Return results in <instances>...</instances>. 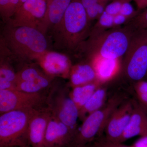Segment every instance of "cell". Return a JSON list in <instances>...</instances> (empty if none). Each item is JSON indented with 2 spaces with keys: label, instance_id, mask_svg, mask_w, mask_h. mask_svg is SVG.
Returning a JSON list of instances; mask_svg holds the SVG:
<instances>
[{
  "label": "cell",
  "instance_id": "7c38bea8",
  "mask_svg": "<svg viewBox=\"0 0 147 147\" xmlns=\"http://www.w3.org/2000/svg\"><path fill=\"white\" fill-rule=\"evenodd\" d=\"M77 131L51 116L44 137V147H70Z\"/></svg>",
  "mask_w": 147,
  "mask_h": 147
},
{
  "label": "cell",
  "instance_id": "b9f144b4",
  "mask_svg": "<svg viewBox=\"0 0 147 147\" xmlns=\"http://www.w3.org/2000/svg\"></svg>",
  "mask_w": 147,
  "mask_h": 147
},
{
  "label": "cell",
  "instance_id": "ba28073f",
  "mask_svg": "<svg viewBox=\"0 0 147 147\" xmlns=\"http://www.w3.org/2000/svg\"><path fill=\"white\" fill-rule=\"evenodd\" d=\"M46 98L47 96L42 93H32L17 90H0V113L42 108L46 105Z\"/></svg>",
  "mask_w": 147,
  "mask_h": 147
},
{
  "label": "cell",
  "instance_id": "603a6c76",
  "mask_svg": "<svg viewBox=\"0 0 147 147\" xmlns=\"http://www.w3.org/2000/svg\"><path fill=\"white\" fill-rule=\"evenodd\" d=\"M19 0H0V15L5 24L12 18L18 9Z\"/></svg>",
  "mask_w": 147,
  "mask_h": 147
},
{
  "label": "cell",
  "instance_id": "d6986e66",
  "mask_svg": "<svg viewBox=\"0 0 147 147\" xmlns=\"http://www.w3.org/2000/svg\"><path fill=\"white\" fill-rule=\"evenodd\" d=\"M101 85L100 82H96L72 88L69 95L79 110Z\"/></svg>",
  "mask_w": 147,
  "mask_h": 147
},
{
  "label": "cell",
  "instance_id": "8d00e7d4",
  "mask_svg": "<svg viewBox=\"0 0 147 147\" xmlns=\"http://www.w3.org/2000/svg\"><path fill=\"white\" fill-rule=\"evenodd\" d=\"M32 147L30 145H26V146H13V147Z\"/></svg>",
  "mask_w": 147,
  "mask_h": 147
},
{
  "label": "cell",
  "instance_id": "60d3db41",
  "mask_svg": "<svg viewBox=\"0 0 147 147\" xmlns=\"http://www.w3.org/2000/svg\"><path fill=\"white\" fill-rule=\"evenodd\" d=\"M146 78H147V74L146 76Z\"/></svg>",
  "mask_w": 147,
  "mask_h": 147
},
{
  "label": "cell",
  "instance_id": "5bb4252c",
  "mask_svg": "<svg viewBox=\"0 0 147 147\" xmlns=\"http://www.w3.org/2000/svg\"><path fill=\"white\" fill-rule=\"evenodd\" d=\"M73 0H47L45 16L38 30L45 34L59 24Z\"/></svg>",
  "mask_w": 147,
  "mask_h": 147
},
{
  "label": "cell",
  "instance_id": "83f0119b",
  "mask_svg": "<svg viewBox=\"0 0 147 147\" xmlns=\"http://www.w3.org/2000/svg\"><path fill=\"white\" fill-rule=\"evenodd\" d=\"M127 1L131 0H114L113 2L107 5L105 7V11L113 16L120 13L122 5Z\"/></svg>",
  "mask_w": 147,
  "mask_h": 147
},
{
  "label": "cell",
  "instance_id": "74e56055",
  "mask_svg": "<svg viewBox=\"0 0 147 147\" xmlns=\"http://www.w3.org/2000/svg\"><path fill=\"white\" fill-rule=\"evenodd\" d=\"M144 108V110H145V111H146V113L147 114V108Z\"/></svg>",
  "mask_w": 147,
  "mask_h": 147
},
{
  "label": "cell",
  "instance_id": "9c48e42d",
  "mask_svg": "<svg viewBox=\"0 0 147 147\" xmlns=\"http://www.w3.org/2000/svg\"><path fill=\"white\" fill-rule=\"evenodd\" d=\"M47 1V0H28L7 23L14 26L38 29L45 16Z\"/></svg>",
  "mask_w": 147,
  "mask_h": 147
},
{
  "label": "cell",
  "instance_id": "d6a6232c",
  "mask_svg": "<svg viewBox=\"0 0 147 147\" xmlns=\"http://www.w3.org/2000/svg\"><path fill=\"white\" fill-rule=\"evenodd\" d=\"M130 147H147V136L141 137Z\"/></svg>",
  "mask_w": 147,
  "mask_h": 147
},
{
  "label": "cell",
  "instance_id": "7402d4cb",
  "mask_svg": "<svg viewBox=\"0 0 147 147\" xmlns=\"http://www.w3.org/2000/svg\"><path fill=\"white\" fill-rule=\"evenodd\" d=\"M45 74L36 66L26 65L16 73V84L21 82H27L39 77Z\"/></svg>",
  "mask_w": 147,
  "mask_h": 147
},
{
  "label": "cell",
  "instance_id": "30bf717a",
  "mask_svg": "<svg viewBox=\"0 0 147 147\" xmlns=\"http://www.w3.org/2000/svg\"><path fill=\"white\" fill-rule=\"evenodd\" d=\"M135 102L134 100H125L113 112L104 130L106 140L119 143L130 121Z\"/></svg>",
  "mask_w": 147,
  "mask_h": 147
},
{
  "label": "cell",
  "instance_id": "277c9868",
  "mask_svg": "<svg viewBox=\"0 0 147 147\" xmlns=\"http://www.w3.org/2000/svg\"><path fill=\"white\" fill-rule=\"evenodd\" d=\"M126 99L115 94L100 109L87 116L83 121L70 147H85L95 138L100 136L113 112Z\"/></svg>",
  "mask_w": 147,
  "mask_h": 147
},
{
  "label": "cell",
  "instance_id": "1f68e13d",
  "mask_svg": "<svg viewBox=\"0 0 147 147\" xmlns=\"http://www.w3.org/2000/svg\"><path fill=\"white\" fill-rule=\"evenodd\" d=\"M81 3L86 9L96 3L102 1H108L111 0H80ZM114 1V0H113Z\"/></svg>",
  "mask_w": 147,
  "mask_h": 147
},
{
  "label": "cell",
  "instance_id": "ab89813d",
  "mask_svg": "<svg viewBox=\"0 0 147 147\" xmlns=\"http://www.w3.org/2000/svg\"><path fill=\"white\" fill-rule=\"evenodd\" d=\"M85 147H90V146H86Z\"/></svg>",
  "mask_w": 147,
  "mask_h": 147
},
{
  "label": "cell",
  "instance_id": "ffe728a7",
  "mask_svg": "<svg viewBox=\"0 0 147 147\" xmlns=\"http://www.w3.org/2000/svg\"><path fill=\"white\" fill-rule=\"evenodd\" d=\"M54 79L44 74L30 81L18 83L16 84L15 90L32 93H41L42 91L51 87Z\"/></svg>",
  "mask_w": 147,
  "mask_h": 147
},
{
  "label": "cell",
  "instance_id": "8992f818",
  "mask_svg": "<svg viewBox=\"0 0 147 147\" xmlns=\"http://www.w3.org/2000/svg\"><path fill=\"white\" fill-rule=\"evenodd\" d=\"M123 72L129 82L135 83L147 74V30H134L124 55Z\"/></svg>",
  "mask_w": 147,
  "mask_h": 147
},
{
  "label": "cell",
  "instance_id": "d4e9b609",
  "mask_svg": "<svg viewBox=\"0 0 147 147\" xmlns=\"http://www.w3.org/2000/svg\"><path fill=\"white\" fill-rule=\"evenodd\" d=\"M108 2V1H102L96 3L86 9L88 21L90 24L91 21L98 19L105 11Z\"/></svg>",
  "mask_w": 147,
  "mask_h": 147
},
{
  "label": "cell",
  "instance_id": "8fae6325",
  "mask_svg": "<svg viewBox=\"0 0 147 147\" xmlns=\"http://www.w3.org/2000/svg\"><path fill=\"white\" fill-rule=\"evenodd\" d=\"M42 71L48 76L55 78H69L72 65L67 55L48 50L36 60Z\"/></svg>",
  "mask_w": 147,
  "mask_h": 147
},
{
  "label": "cell",
  "instance_id": "4fadbf2b",
  "mask_svg": "<svg viewBox=\"0 0 147 147\" xmlns=\"http://www.w3.org/2000/svg\"><path fill=\"white\" fill-rule=\"evenodd\" d=\"M52 114L47 106L34 110L29 121L28 138L32 147H44V137Z\"/></svg>",
  "mask_w": 147,
  "mask_h": 147
},
{
  "label": "cell",
  "instance_id": "cb8c5ba5",
  "mask_svg": "<svg viewBox=\"0 0 147 147\" xmlns=\"http://www.w3.org/2000/svg\"><path fill=\"white\" fill-rule=\"evenodd\" d=\"M134 88L140 105L147 108V81L142 80L134 83Z\"/></svg>",
  "mask_w": 147,
  "mask_h": 147
},
{
  "label": "cell",
  "instance_id": "f546056e",
  "mask_svg": "<svg viewBox=\"0 0 147 147\" xmlns=\"http://www.w3.org/2000/svg\"><path fill=\"white\" fill-rule=\"evenodd\" d=\"M99 142L102 147H130L123 144L122 143L110 142L105 139L100 140Z\"/></svg>",
  "mask_w": 147,
  "mask_h": 147
},
{
  "label": "cell",
  "instance_id": "3957f363",
  "mask_svg": "<svg viewBox=\"0 0 147 147\" xmlns=\"http://www.w3.org/2000/svg\"><path fill=\"white\" fill-rule=\"evenodd\" d=\"M45 36L37 29L14 26L7 23L3 29L1 42L13 57L23 60H36L48 50Z\"/></svg>",
  "mask_w": 147,
  "mask_h": 147
},
{
  "label": "cell",
  "instance_id": "44dd1931",
  "mask_svg": "<svg viewBox=\"0 0 147 147\" xmlns=\"http://www.w3.org/2000/svg\"><path fill=\"white\" fill-rule=\"evenodd\" d=\"M16 73L8 60L1 57L0 67V88L7 89L15 86Z\"/></svg>",
  "mask_w": 147,
  "mask_h": 147
},
{
  "label": "cell",
  "instance_id": "d590c367",
  "mask_svg": "<svg viewBox=\"0 0 147 147\" xmlns=\"http://www.w3.org/2000/svg\"><path fill=\"white\" fill-rule=\"evenodd\" d=\"M90 147H102V146L100 145L99 142L95 143L94 144L90 146Z\"/></svg>",
  "mask_w": 147,
  "mask_h": 147
},
{
  "label": "cell",
  "instance_id": "836d02e7",
  "mask_svg": "<svg viewBox=\"0 0 147 147\" xmlns=\"http://www.w3.org/2000/svg\"><path fill=\"white\" fill-rule=\"evenodd\" d=\"M136 3L137 7L139 9L146 8V3L147 0H133Z\"/></svg>",
  "mask_w": 147,
  "mask_h": 147
},
{
  "label": "cell",
  "instance_id": "2e32d148",
  "mask_svg": "<svg viewBox=\"0 0 147 147\" xmlns=\"http://www.w3.org/2000/svg\"><path fill=\"white\" fill-rule=\"evenodd\" d=\"M68 79L72 88L98 82L93 66L88 61L72 66Z\"/></svg>",
  "mask_w": 147,
  "mask_h": 147
},
{
  "label": "cell",
  "instance_id": "f35d334b",
  "mask_svg": "<svg viewBox=\"0 0 147 147\" xmlns=\"http://www.w3.org/2000/svg\"><path fill=\"white\" fill-rule=\"evenodd\" d=\"M147 7V1L146 2V7Z\"/></svg>",
  "mask_w": 147,
  "mask_h": 147
},
{
  "label": "cell",
  "instance_id": "9a60e30c",
  "mask_svg": "<svg viewBox=\"0 0 147 147\" xmlns=\"http://www.w3.org/2000/svg\"><path fill=\"white\" fill-rule=\"evenodd\" d=\"M137 136H147V114L140 104L135 101L130 121L119 143Z\"/></svg>",
  "mask_w": 147,
  "mask_h": 147
},
{
  "label": "cell",
  "instance_id": "ac0fdd59",
  "mask_svg": "<svg viewBox=\"0 0 147 147\" xmlns=\"http://www.w3.org/2000/svg\"><path fill=\"white\" fill-rule=\"evenodd\" d=\"M117 59L99 58L92 62L98 82L100 84L109 80L117 71Z\"/></svg>",
  "mask_w": 147,
  "mask_h": 147
},
{
  "label": "cell",
  "instance_id": "484cf974",
  "mask_svg": "<svg viewBox=\"0 0 147 147\" xmlns=\"http://www.w3.org/2000/svg\"><path fill=\"white\" fill-rule=\"evenodd\" d=\"M126 25L134 30H147V10L137 14Z\"/></svg>",
  "mask_w": 147,
  "mask_h": 147
},
{
  "label": "cell",
  "instance_id": "4dcf8cb0",
  "mask_svg": "<svg viewBox=\"0 0 147 147\" xmlns=\"http://www.w3.org/2000/svg\"><path fill=\"white\" fill-rule=\"evenodd\" d=\"M128 19L126 16H124L121 13L117 14L116 16H114V27H118L122 24L126 22L127 20Z\"/></svg>",
  "mask_w": 147,
  "mask_h": 147
},
{
  "label": "cell",
  "instance_id": "52a82bcc",
  "mask_svg": "<svg viewBox=\"0 0 147 147\" xmlns=\"http://www.w3.org/2000/svg\"><path fill=\"white\" fill-rule=\"evenodd\" d=\"M69 92L67 87L52 86L47 96L46 106L53 116L77 131L79 110L70 97Z\"/></svg>",
  "mask_w": 147,
  "mask_h": 147
},
{
  "label": "cell",
  "instance_id": "5b68a950",
  "mask_svg": "<svg viewBox=\"0 0 147 147\" xmlns=\"http://www.w3.org/2000/svg\"><path fill=\"white\" fill-rule=\"evenodd\" d=\"M35 110H12L1 114L0 147L29 145V121Z\"/></svg>",
  "mask_w": 147,
  "mask_h": 147
},
{
  "label": "cell",
  "instance_id": "7a4b0ae2",
  "mask_svg": "<svg viewBox=\"0 0 147 147\" xmlns=\"http://www.w3.org/2000/svg\"><path fill=\"white\" fill-rule=\"evenodd\" d=\"M134 31L127 25L122 28L92 29L79 54H84L90 63L99 58L117 59L126 53Z\"/></svg>",
  "mask_w": 147,
  "mask_h": 147
},
{
  "label": "cell",
  "instance_id": "6da1fadb",
  "mask_svg": "<svg viewBox=\"0 0 147 147\" xmlns=\"http://www.w3.org/2000/svg\"><path fill=\"white\" fill-rule=\"evenodd\" d=\"M86 9L80 0H73L59 24L52 31L57 50L79 54L90 32Z\"/></svg>",
  "mask_w": 147,
  "mask_h": 147
},
{
  "label": "cell",
  "instance_id": "4316f807",
  "mask_svg": "<svg viewBox=\"0 0 147 147\" xmlns=\"http://www.w3.org/2000/svg\"><path fill=\"white\" fill-rule=\"evenodd\" d=\"M114 16L104 11L98 19L93 28L98 30H107L114 27Z\"/></svg>",
  "mask_w": 147,
  "mask_h": 147
},
{
  "label": "cell",
  "instance_id": "f1b7e54d",
  "mask_svg": "<svg viewBox=\"0 0 147 147\" xmlns=\"http://www.w3.org/2000/svg\"><path fill=\"white\" fill-rule=\"evenodd\" d=\"M129 1H127L123 3L120 12V13L126 16L127 18H133L137 15L133 6L129 3Z\"/></svg>",
  "mask_w": 147,
  "mask_h": 147
},
{
  "label": "cell",
  "instance_id": "e0dca14e",
  "mask_svg": "<svg viewBox=\"0 0 147 147\" xmlns=\"http://www.w3.org/2000/svg\"><path fill=\"white\" fill-rule=\"evenodd\" d=\"M107 88L100 86L79 110V118L83 121L91 113L102 108L107 97Z\"/></svg>",
  "mask_w": 147,
  "mask_h": 147
},
{
  "label": "cell",
  "instance_id": "e575fe53",
  "mask_svg": "<svg viewBox=\"0 0 147 147\" xmlns=\"http://www.w3.org/2000/svg\"><path fill=\"white\" fill-rule=\"evenodd\" d=\"M27 1H28V0H19V3H18V9H17V10L21 7V6L24 4V3L26 2Z\"/></svg>",
  "mask_w": 147,
  "mask_h": 147
}]
</instances>
